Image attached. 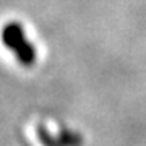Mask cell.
Masks as SVG:
<instances>
[{
  "mask_svg": "<svg viewBox=\"0 0 146 146\" xmlns=\"http://www.w3.org/2000/svg\"><path fill=\"white\" fill-rule=\"evenodd\" d=\"M3 46L15 54L16 60L23 67H33L37 60V52L34 46L26 39V33L18 21L7 23L2 29Z\"/></svg>",
  "mask_w": 146,
  "mask_h": 146,
  "instance_id": "1",
  "label": "cell"
},
{
  "mask_svg": "<svg viewBox=\"0 0 146 146\" xmlns=\"http://www.w3.org/2000/svg\"><path fill=\"white\" fill-rule=\"evenodd\" d=\"M36 133H37V138L41 141L44 146H62L60 145V140H58V136H54L50 131L47 130L46 127L39 123L36 128Z\"/></svg>",
  "mask_w": 146,
  "mask_h": 146,
  "instance_id": "2",
  "label": "cell"
},
{
  "mask_svg": "<svg viewBox=\"0 0 146 146\" xmlns=\"http://www.w3.org/2000/svg\"><path fill=\"white\" fill-rule=\"evenodd\" d=\"M58 140H60V145L62 146H81L83 140L78 133L75 131H70L68 128H62L60 133H58Z\"/></svg>",
  "mask_w": 146,
  "mask_h": 146,
  "instance_id": "3",
  "label": "cell"
}]
</instances>
